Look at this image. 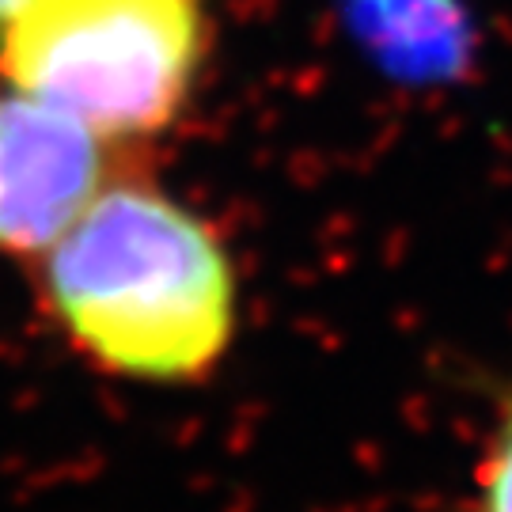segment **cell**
Returning <instances> with one entry per match:
<instances>
[{"mask_svg":"<svg viewBox=\"0 0 512 512\" xmlns=\"http://www.w3.org/2000/svg\"><path fill=\"white\" fill-rule=\"evenodd\" d=\"M482 512H512V403L482 467Z\"/></svg>","mask_w":512,"mask_h":512,"instance_id":"277c9868","label":"cell"},{"mask_svg":"<svg viewBox=\"0 0 512 512\" xmlns=\"http://www.w3.org/2000/svg\"><path fill=\"white\" fill-rule=\"evenodd\" d=\"M46 293L114 372L183 380L232 330V270L198 220L141 186L95 194L46 258Z\"/></svg>","mask_w":512,"mask_h":512,"instance_id":"6da1fadb","label":"cell"},{"mask_svg":"<svg viewBox=\"0 0 512 512\" xmlns=\"http://www.w3.org/2000/svg\"><path fill=\"white\" fill-rule=\"evenodd\" d=\"M198 61L190 0H35L4 27L12 88L65 110L95 137L160 129Z\"/></svg>","mask_w":512,"mask_h":512,"instance_id":"7a4b0ae2","label":"cell"},{"mask_svg":"<svg viewBox=\"0 0 512 512\" xmlns=\"http://www.w3.org/2000/svg\"><path fill=\"white\" fill-rule=\"evenodd\" d=\"M31 4H35V0H0V27H8L16 16H23Z\"/></svg>","mask_w":512,"mask_h":512,"instance_id":"5b68a950","label":"cell"},{"mask_svg":"<svg viewBox=\"0 0 512 512\" xmlns=\"http://www.w3.org/2000/svg\"><path fill=\"white\" fill-rule=\"evenodd\" d=\"M103 152L65 110L0 99V251H50L99 190Z\"/></svg>","mask_w":512,"mask_h":512,"instance_id":"3957f363","label":"cell"}]
</instances>
